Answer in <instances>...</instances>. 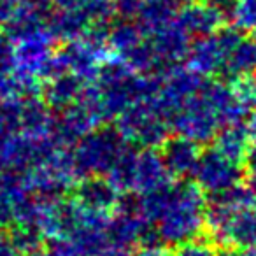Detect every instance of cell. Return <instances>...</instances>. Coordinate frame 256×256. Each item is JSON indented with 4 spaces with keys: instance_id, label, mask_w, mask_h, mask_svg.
Instances as JSON below:
<instances>
[{
    "instance_id": "1",
    "label": "cell",
    "mask_w": 256,
    "mask_h": 256,
    "mask_svg": "<svg viewBox=\"0 0 256 256\" xmlns=\"http://www.w3.org/2000/svg\"><path fill=\"white\" fill-rule=\"evenodd\" d=\"M256 202L249 188L220 193L209 212V226L223 244L248 249L256 244Z\"/></svg>"
},
{
    "instance_id": "2",
    "label": "cell",
    "mask_w": 256,
    "mask_h": 256,
    "mask_svg": "<svg viewBox=\"0 0 256 256\" xmlns=\"http://www.w3.org/2000/svg\"><path fill=\"white\" fill-rule=\"evenodd\" d=\"M196 176L206 190L223 193L237 186L240 170L237 162L230 160L220 150H216L200 158L196 164Z\"/></svg>"
},
{
    "instance_id": "3",
    "label": "cell",
    "mask_w": 256,
    "mask_h": 256,
    "mask_svg": "<svg viewBox=\"0 0 256 256\" xmlns=\"http://www.w3.org/2000/svg\"><path fill=\"white\" fill-rule=\"evenodd\" d=\"M226 68L235 78L256 74V40L240 39L232 50L226 62Z\"/></svg>"
},
{
    "instance_id": "4",
    "label": "cell",
    "mask_w": 256,
    "mask_h": 256,
    "mask_svg": "<svg viewBox=\"0 0 256 256\" xmlns=\"http://www.w3.org/2000/svg\"><path fill=\"white\" fill-rule=\"evenodd\" d=\"M249 139L246 136L244 128H238L235 124H230L228 130H224L221 134V137L218 139V148L224 156H228L230 160L242 164V162L248 158V151H249Z\"/></svg>"
},
{
    "instance_id": "5",
    "label": "cell",
    "mask_w": 256,
    "mask_h": 256,
    "mask_svg": "<svg viewBox=\"0 0 256 256\" xmlns=\"http://www.w3.org/2000/svg\"><path fill=\"white\" fill-rule=\"evenodd\" d=\"M223 23V14L214 4L196 6L188 12V25L192 30L200 34H212Z\"/></svg>"
},
{
    "instance_id": "6",
    "label": "cell",
    "mask_w": 256,
    "mask_h": 256,
    "mask_svg": "<svg viewBox=\"0 0 256 256\" xmlns=\"http://www.w3.org/2000/svg\"><path fill=\"white\" fill-rule=\"evenodd\" d=\"M232 18L238 30H256V0H234Z\"/></svg>"
},
{
    "instance_id": "7",
    "label": "cell",
    "mask_w": 256,
    "mask_h": 256,
    "mask_svg": "<svg viewBox=\"0 0 256 256\" xmlns=\"http://www.w3.org/2000/svg\"><path fill=\"white\" fill-rule=\"evenodd\" d=\"M234 93L237 96L238 104L246 110L256 109V79L252 76L237 78L234 84Z\"/></svg>"
},
{
    "instance_id": "8",
    "label": "cell",
    "mask_w": 256,
    "mask_h": 256,
    "mask_svg": "<svg viewBox=\"0 0 256 256\" xmlns=\"http://www.w3.org/2000/svg\"><path fill=\"white\" fill-rule=\"evenodd\" d=\"M179 256H216V252L207 244H188L181 249Z\"/></svg>"
},
{
    "instance_id": "9",
    "label": "cell",
    "mask_w": 256,
    "mask_h": 256,
    "mask_svg": "<svg viewBox=\"0 0 256 256\" xmlns=\"http://www.w3.org/2000/svg\"><path fill=\"white\" fill-rule=\"evenodd\" d=\"M244 130L249 139V144L256 150V110H252V112L249 114L248 121H246V124H244Z\"/></svg>"
},
{
    "instance_id": "10",
    "label": "cell",
    "mask_w": 256,
    "mask_h": 256,
    "mask_svg": "<svg viewBox=\"0 0 256 256\" xmlns=\"http://www.w3.org/2000/svg\"><path fill=\"white\" fill-rule=\"evenodd\" d=\"M248 188H249V192H251L252 198H254V202H256V158L251 162V165H249V172H248Z\"/></svg>"
},
{
    "instance_id": "11",
    "label": "cell",
    "mask_w": 256,
    "mask_h": 256,
    "mask_svg": "<svg viewBox=\"0 0 256 256\" xmlns=\"http://www.w3.org/2000/svg\"><path fill=\"white\" fill-rule=\"evenodd\" d=\"M223 256H256L254 251H249V249H240V251H232V252H226Z\"/></svg>"
},
{
    "instance_id": "12",
    "label": "cell",
    "mask_w": 256,
    "mask_h": 256,
    "mask_svg": "<svg viewBox=\"0 0 256 256\" xmlns=\"http://www.w3.org/2000/svg\"><path fill=\"white\" fill-rule=\"evenodd\" d=\"M210 4L214 6H223V4H228V2H232V0H209Z\"/></svg>"
}]
</instances>
